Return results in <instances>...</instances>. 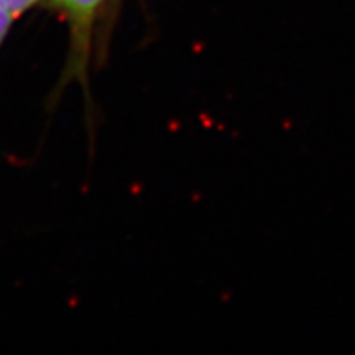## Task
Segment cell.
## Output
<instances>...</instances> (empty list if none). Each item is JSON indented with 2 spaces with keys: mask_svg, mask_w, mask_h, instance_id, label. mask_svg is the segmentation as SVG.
Segmentation results:
<instances>
[{
  "mask_svg": "<svg viewBox=\"0 0 355 355\" xmlns=\"http://www.w3.org/2000/svg\"><path fill=\"white\" fill-rule=\"evenodd\" d=\"M13 20H15V17L12 15L10 10H8V8L3 6L2 0H0V46H2V43L6 42L8 30H10Z\"/></svg>",
  "mask_w": 355,
  "mask_h": 355,
  "instance_id": "7a4b0ae2",
  "label": "cell"
},
{
  "mask_svg": "<svg viewBox=\"0 0 355 355\" xmlns=\"http://www.w3.org/2000/svg\"><path fill=\"white\" fill-rule=\"evenodd\" d=\"M3 6H6L13 17H20L21 13H25L28 8L37 6L38 0H2Z\"/></svg>",
  "mask_w": 355,
  "mask_h": 355,
  "instance_id": "3957f363",
  "label": "cell"
},
{
  "mask_svg": "<svg viewBox=\"0 0 355 355\" xmlns=\"http://www.w3.org/2000/svg\"><path fill=\"white\" fill-rule=\"evenodd\" d=\"M107 0H50L51 8L66 20L69 33L68 53L55 94L69 84L83 87L86 107H91V73L105 60L99 40V19Z\"/></svg>",
  "mask_w": 355,
  "mask_h": 355,
  "instance_id": "6da1fadb",
  "label": "cell"
}]
</instances>
